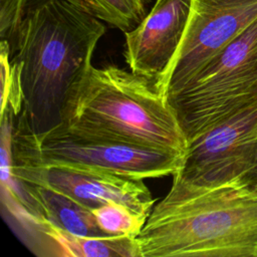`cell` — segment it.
<instances>
[{
  "instance_id": "cell-1",
  "label": "cell",
  "mask_w": 257,
  "mask_h": 257,
  "mask_svg": "<svg viewBox=\"0 0 257 257\" xmlns=\"http://www.w3.org/2000/svg\"><path fill=\"white\" fill-rule=\"evenodd\" d=\"M102 21L67 0H32L10 59L20 67L23 107L29 130L44 134L61 123L67 92L91 64Z\"/></svg>"
},
{
  "instance_id": "cell-2",
  "label": "cell",
  "mask_w": 257,
  "mask_h": 257,
  "mask_svg": "<svg viewBox=\"0 0 257 257\" xmlns=\"http://www.w3.org/2000/svg\"><path fill=\"white\" fill-rule=\"evenodd\" d=\"M172 176L136 238L140 257H257V192Z\"/></svg>"
},
{
  "instance_id": "cell-3",
  "label": "cell",
  "mask_w": 257,
  "mask_h": 257,
  "mask_svg": "<svg viewBox=\"0 0 257 257\" xmlns=\"http://www.w3.org/2000/svg\"><path fill=\"white\" fill-rule=\"evenodd\" d=\"M66 130L92 138L184 156L187 139L155 81L115 65L90 64L72 83L62 107Z\"/></svg>"
},
{
  "instance_id": "cell-4",
  "label": "cell",
  "mask_w": 257,
  "mask_h": 257,
  "mask_svg": "<svg viewBox=\"0 0 257 257\" xmlns=\"http://www.w3.org/2000/svg\"><path fill=\"white\" fill-rule=\"evenodd\" d=\"M167 100L188 143L257 101V19Z\"/></svg>"
},
{
  "instance_id": "cell-5",
  "label": "cell",
  "mask_w": 257,
  "mask_h": 257,
  "mask_svg": "<svg viewBox=\"0 0 257 257\" xmlns=\"http://www.w3.org/2000/svg\"><path fill=\"white\" fill-rule=\"evenodd\" d=\"M12 155L46 166H67L146 180L174 175L183 155L123 142L72 133L61 124L33 134L18 115L12 136Z\"/></svg>"
},
{
  "instance_id": "cell-6",
  "label": "cell",
  "mask_w": 257,
  "mask_h": 257,
  "mask_svg": "<svg viewBox=\"0 0 257 257\" xmlns=\"http://www.w3.org/2000/svg\"><path fill=\"white\" fill-rule=\"evenodd\" d=\"M257 19V0H192L183 39L155 86L167 99Z\"/></svg>"
},
{
  "instance_id": "cell-7",
  "label": "cell",
  "mask_w": 257,
  "mask_h": 257,
  "mask_svg": "<svg viewBox=\"0 0 257 257\" xmlns=\"http://www.w3.org/2000/svg\"><path fill=\"white\" fill-rule=\"evenodd\" d=\"M257 138V101L227 115L193 141L175 173L194 185H239L252 166Z\"/></svg>"
},
{
  "instance_id": "cell-8",
  "label": "cell",
  "mask_w": 257,
  "mask_h": 257,
  "mask_svg": "<svg viewBox=\"0 0 257 257\" xmlns=\"http://www.w3.org/2000/svg\"><path fill=\"white\" fill-rule=\"evenodd\" d=\"M12 176L57 191L89 210L106 203L121 204L149 217L156 199L144 180L67 166H46L12 155Z\"/></svg>"
},
{
  "instance_id": "cell-9",
  "label": "cell",
  "mask_w": 257,
  "mask_h": 257,
  "mask_svg": "<svg viewBox=\"0 0 257 257\" xmlns=\"http://www.w3.org/2000/svg\"><path fill=\"white\" fill-rule=\"evenodd\" d=\"M192 0H157L144 20L125 34L130 69L156 80L174 57L186 30Z\"/></svg>"
},
{
  "instance_id": "cell-10",
  "label": "cell",
  "mask_w": 257,
  "mask_h": 257,
  "mask_svg": "<svg viewBox=\"0 0 257 257\" xmlns=\"http://www.w3.org/2000/svg\"><path fill=\"white\" fill-rule=\"evenodd\" d=\"M15 180L35 202L40 217L52 225L75 236L111 237L98 226L92 211L78 202L50 188Z\"/></svg>"
},
{
  "instance_id": "cell-11",
  "label": "cell",
  "mask_w": 257,
  "mask_h": 257,
  "mask_svg": "<svg viewBox=\"0 0 257 257\" xmlns=\"http://www.w3.org/2000/svg\"><path fill=\"white\" fill-rule=\"evenodd\" d=\"M92 17L126 33L147 16L145 0H67Z\"/></svg>"
},
{
  "instance_id": "cell-12",
  "label": "cell",
  "mask_w": 257,
  "mask_h": 257,
  "mask_svg": "<svg viewBox=\"0 0 257 257\" xmlns=\"http://www.w3.org/2000/svg\"><path fill=\"white\" fill-rule=\"evenodd\" d=\"M92 213L98 226L108 236L137 238L148 219L127 207L114 202L106 203L92 210Z\"/></svg>"
},
{
  "instance_id": "cell-13",
  "label": "cell",
  "mask_w": 257,
  "mask_h": 257,
  "mask_svg": "<svg viewBox=\"0 0 257 257\" xmlns=\"http://www.w3.org/2000/svg\"><path fill=\"white\" fill-rule=\"evenodd\" d=\"M32 0H0V37L8 44L12 55L16 40Z\"/></svg>"
},
{
  "instance_id": "cell-14",
  "label": "cell",
  "mask_w": 257,
  "mask_h": 257,
  "mask_svg": "<svg viewBox=\"0 0 257 257\" xmlns=\"http://www.w3.org/2000/svg\"><path fill=\"white\" fill-rule=\"evenodd\" d=\"M239 185L250 191L257 192V138L252 166L249 169V171L244 175V177L240 180Z\"/></svg>"
}]
</instances>
